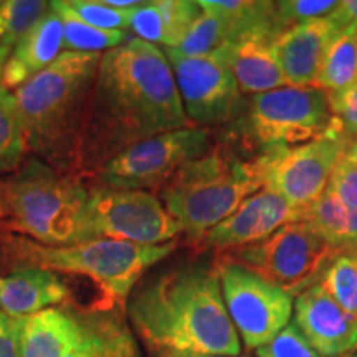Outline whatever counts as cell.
I'll return each instance as SVG.
<instances>
[{"label":"cell","instance_id":"30","mask_svg":"<svg viewBox=\"0 0 357 357\" xmlns=\"http://www.w3.org/2000/svg\"><path fill=\"white\" fill-rule=\"evenodd\" d=\"M66 6L78 19L101 30H123L128 32L137 7L116 8L106 0H65ZM141 7V6H139Z\"/></svg>","mask_w":357,"mask_h":357},{"label":"cell","instance_id":"37","mask_svg":"<svg viewBox=\"0 0 357 357\" xmlns=\"http://www.w3.org/2000/svg\"><path fill=\"white\" fill-rule=\"evenodd\" d=\"M8 55H10V50L0 43V82H2V73H3V68H6Z\"/></svg>","mask_w":357,"mask_h":357},{"label":"cell","instance_id":"40","mask_svg":"<svg viewBox=\"0 0 357 357\" xmlns=\"http://www.w3.org/2000/svg\"><path fill=\"white\" fill-rule=\"evenodd\" d=\"M339 357H357V354H344V356H339Z\"/></svg>","mask_w":357,"mask_h":357},{"label":"cell","instance_id":"17","mask_svg":"<svg viewBox=\"0 0 357 357\" xmlns=\"http://www.w3.org/2000/svg\"><path fill=\"white\" fill-rule=\"evenodd\" d=\"M278 35L257 32L245 35L218 50L215 56L234 75L243 95H260L288 86L275 58L273 43Z\"/></svg>","mask_w":357,"mask_h":357},{"label":"cell","instance_id":"4","mask_svg":"<svg viewBox=\"0 0 357 357\" xmlns=\"http://www.w3.org/2000/svg\"><path fill=\"white\" fill-rule=\"evenodd\" d=\"M3 255L19 265L42 266L55 273L83 275L93 280L113 306H123L141 276L176 250L177 242L137 245L119 240L42 245L20 235H6L0 240Z\"/></svg>","mask_w":357,"mask_h":357},{"label":"cell","instance_id":"33","mask_svg":"<svg viewBox=\"0 0 357 357\" xmlns=\"http://www.w3.org/2000/svg\"><path fill=\"white\" fill-rule=\"evenodd\" d=\"M328 102L341 132L352 142L357 137V82L336 95L328 96Z\"/></svg>","mask_w":357,"mask_h":357},{"label":"cell","instance_id":"5","mask_svg":"<svg viewBox=\"0 0 357 357\" xmlns=\"http://www.w3.org/2000/svg\"><path fill=\"white\" fill-rule=\"evenodd\" d=\"M260 189L253 159L243 160L218 147L182 166L158 192L189 238L200 242Z\"/></svg>","mask_w":357,"mask_h":357},{"label":"cell","instance_id":"6","mask_svg":"<svg viewBox=\"0 0 357 357\" xmlns=\"http://www.w3.org/2000/svg\"><path fill=\"white\" fill-rule=\"evenodd\" d=\"M88 189L75 174H61L30 158L0 184L13 229L42 245H71Z\"/></svg>","mask_w":357,"mask_h":357},{"label":"cell","instance_id":"28","mask_svg":"<svg viewBox=\"0 0 357 357\" xmlns=\"http://www.w3.org/2000/svg\"><path fill=\"white\" fill-rule=\"evenodd\" d=\"M50 7L43 0H3L0 2V43L13 50Z\"/></svg>","mask_w":357,"mask_h":357},{"label":"cell","instance_id":"7","mask_svg":"<svg viewBox=\"0 0 357 357\" xmlns=\"http://www.w3.org/2000/svg\"><path fill=\"white\" fill-rule=\"evenodd\" d=\"M234 134L260 153L296 147L328 134H339L328 96L316 86H283L253 95L247 113L236 119ZM347 139V137H346Z\"/></svg>","mask_w":357,"mask_h":357},{"label":"cell","instance_id":"34","mask_svg":"<svg viewBox=\"0 0 357 357\" xmlns=\"http://www.w3.org/2000/svg\"><path fill=\"white\" fill-rule=\"evenodd\" d=\"M326 190L341 200L342 204H346L347 207L357 211V164L344 155L337 167L334 169Z\"/></svg>","mask_w":357,"mask_h":357},{"label":"cell","instance_id":"41","mask_svg":"<svg viewBox=\"0 0 357 357\" xmlns=\"http://www.w3.org/2000/svg\"><path fill=\"white\" fill-rule=\"evenodd\" d=\"M176 357H197V356H176Z\"/></svg>","mask_w":357,"mask_h":357},{"label":"cell","instance_id":"21","mask_svg":"<svg viewBox=\"0 0 357 357\" xmlns=\"http://www.w3.org/2000/svg\"><path fill=\"white\" fill-rule=\"evenodd\" d=\"M202 13L195 0H155L136 8L129 30L147 43L177 48Z\"/></svg>","mask_w":357,"mask_h":357},{"label":"cell","instance_id":"24","mask_svg":"<svg viewBox=\"0 0 357 357\" xmlns=\"http://www.w3.org/2000/svg\"><path fill=\"white\" fill-rule=\"evenodd\" d=\"M354 82H357V30L346 26L326 50L314 86L323 89L326 96H331Z\"/></svg>","mask_w":357,"mask_h":357},{"label":"cell","instance_id":"32","mask_svg":"<svg viewBox=\"0 0 357 357\" xmlns=\"http://www.w3.org/2000/svg\"><path fill=\"white\" fill-rule=\"evenodd\" d=\"M258 357H321L306 341L294 323L276 334L270 342L257 349Z\"/></svg>","mask_w":357,"mask_h":357},{"label":"cell","instance_id":"9","mask_svg":"<svg viewBox=\"0 0 357 357\" xmlns=\"http://www.w3.org/2000/svg\"><path fill=\"white\" fill-rule=\"evenodd\" d=\"M342 250L334 248L305 220L288 223L263 242L225 252L223 260L238 263L291 298L321 283L324 271Z\"/></svg>","mask_w":357,"mask_h":357},{"label":"cell","instance_id":"23","mask_svg":"<svg viewBox=\"0 0 357 357\" xmlns=\"http://www.w3.org/2000/svg\"><path fill=\"white\" fill-rule=\"evenodd\" d=\"M301 220L310 223L334 248L344 252L357 247V211L328 190L303 211Z\"/></svg>","mask_w":357,"mask_h":357},{"label":"cell","instance_id":"38","mask_svg":"<svg viewBox=\"0 0 357 357\" xmlns=\"http://www.w3.org/2000/svg\"><path fill=\"white\" fill-rule=\"evenodd\" d=\"M346 158L352 160V162L357 164V137H354V139H352V142L349 144V147H347Z\"/></svg>","mask_w":357,"mask_h":357},{"label":"cell","instance_id":"12","mask_svg":"<svg viewBox=\"0 0 357 357\" xmlns=\"http://www.w3.org/2000/svg\"><path fill=\"white\" fill-rule=\"evenodd\" d=\"M215 268L229 318L247 349L268 344L287 328L293 312L288 293L238 263L220 258Z\"/></svg>","mask_w":357,"mask_h":357},{"label":"cell","instance_id":"11","mask_svg":"<svg viewBox=\"0 0 357 357\" xmlns=\"http://www.w3.org/2000/svg\"><path fill=\"white\" fill-rule=\"evenodd\" d=\"M349 144L351 141L339 134H328L296 147L266 151L255 155L253 164L263 187L303 213L328 189Z\"/></svg>","mask_w":357,"mask_h":357},{"label":"cell","instance_id":"27","mask_svg":"<svg viewBox=\"0 0 357 357\" xmlns=\"http://www.w3.org/2000/svg\"><path fill=\"white\" fill-rule=\"evenodd\" d=\"M319 284L347 316L357 321V247L339 253Z\"/></svg>","mask_w":357,"mask_h":357},{"label":"cell","instance_id":"14","mask_svg":"<svg viewBox=\"0 0 357 357\" xmlns=\"http://www.w3.org/2000/svg\"><path fill=\"white\" fill-rule=\"evenodd\" d=\"M301 217L300 211L289 207L280 195L263 187L245 199L230 217L208 230L200 245L204 248L231 252L263 242L281 227L300 222Z\"/></svg>","mask_w":357,"mask_h":357},{"label":"cell","instance_id":"8","mask_svg":"<svg viewBox=\"0 0 357 357\" xmlns=\"http://www.w3.org/2000/svg\"><path fill=\"white\" fill-rule=\"evenodd\" d=\"M182 231L181 223L151 192L100 185L88 192L71 245L119 240L153 247L174 242Z\"/></svg>","mask_w":357,"mask_h":357},{"label":"cell","instance_id":"2","mask_svg":"<svg viewBox=\"0 0 357 357\" xmlns=\"http://www.w3.org/2000/svg\"><path fill=\"white\" fill-rule=\"evenodd\" d=\"M128 311L136 333L159 357H235L242 351L217 268L189 265L155 276L134 293Z\"/></svg>","mask_w":357,"mask_h":357},{"label":"cell","instance_id":"19","mask_svg":"<svg viewBox=\"0 0 357 357\" xmlns=\"http://www.w3.org/2000/svg\"><path fill=\"white\" fill-rule=\"evenodd\" d=\"M70 288L55 271L33 265H17L0 275V311L25 318L68 300Z\"/></svg>","mask_w":357,"mask_h":357},{"label":"cell","instance_id":"16","mask_svg":"<svg viewBox=\"0 0 357 357\" xmlns=\"http://www.w3.org/2000/svg\"><path fill=\"white\" fill-rule=\"evenodd\" d=\"M339 32L329 17H324L278 35L273 52L289 86H314L324 53Z\"/></svg>","mask_w":357,"mask_h":357},{"label":"cell","instance_id":"13","mask_svg":"<svg viewBox=\"0 0 357 357\" xmlns=\"http://www.w3.org/2000/svg\"><path fill=\"white\" fill-rule=\"evenodd\" d=\"M172 66L182 108L190 126L235 123L247 113L248 101L231 71L215 56H184L174 48H162Z\"/></svg>","mask_w":357,"mask_h":357},{"label":"cell","instance_id":"10","mask_svg":"<svg viewBox=\"0 0 357 357\" xmlns=\"http://www.w3.org/2000/svg\"><path fill=\"white\" fill-rule=\"evenodd\" d=\"M212 151L207 129L182 128L149 137L114 155L96 174L100 184L121 190H159L182 166Z\"/></svg>","mask_w":357,"mask_h":357},{"label":"cell","instance_id":"20","mask_svg":"<svg viewBox=\"0 0 357 357\" xmlns=\"http://www.w3.org/2000/svg\"><path fill=\"white\" fill-rule=\"evenodd\" d=\"M63 35L61 19L50 6L38 24L13 47L0 86L15 91L47 70L63 53Z\"/></svg>","mask_w":357,"mask_h":357},{"label":"cell","instance_id":"31","mask_svg":"<svg viewBox=\"0 0 357 357\" xmlns=\"http://www.w3.org/2000/svg\"><path fill=\"white\" fill-rule=\"evenodd\" d=\"M334 0H280L276 2L275 24L280 33L306 22L324 19L336 10Z\"/></svg>","mask_w":357,"mask_h":357},{"label":"cell","instance_id":"22","mask_svg":"<svg viewBox=\"0 0 357 357\" xmlns=\"http://www.w3.org/2000/svg\"><path fill=\"white\" fill-rule=\"evenodd\" d=\"M66 357H141L136 337L114 306L86 311V333Z\"/></svg>","mask_w":357,"mask_h":357},{"label":"cell","instance_id":"18","mask_svg":"<svg viewBox=\"0 0 357 357\" xmlns=\"http://www.w3.org/2000/svg\"><path fill=\"white\" fill-rule=\"evenodd\" d=\"M20 321L22 357H66L86 333V311L60 305Z\"/></svg>","mask_w":357,"mask_h":357},{"label":"cell","instance_id":"36","mask_svg":"<svg viewBox=\"0 0 357 357\" xmlns=\"http://www.w3.org/2000/svg\"><path fill=\"white\" fill-rule=\"evenodd\" d=\"M329 20L337 26L339 30H344L346 26H354L357 30V0H344V2H339Z\"/></svg>","mask_w":357,"mask_h":357},{"label":"cell","instance_id":"39","mask_svg":"<svg viewBox=\"0 0 357 357\" xmlns=\"http://www.w3.org/2000/svg\"><path fill=\"white\" fill-rule=\"evenodd\" d=\"M7 215L6 213V208H3V202H2V195H0V217Z\"/></svg>","mask_w":357,"mask_h":357},{"label":"cell","instance_id":"3","mask_svg":"<svg viewBox=\"0 0 357 357\" xmlns=\"http://www.w3.org/2000/svg\"><path fill=\"white\" fill-rule=\"evenodd\" d=\"M102 53L63 52L13 91L26 151L61 174L78 172L88 102Z\"/></svg>","mask_w":357,"mask_h":357},{"label":"cell","instance_id":"35","mask_svg":"<svg viewBox=\"0 0 357 357\" xmlns=\"http://www.w3.org/2000/svg\"><path fill=\"white\" fill-rule=\"evenodd\" d=\"M0 357L20 356V321L0 311Z\"/></svg>","mask_w":357,"mask_h":357},{"label":"cell","instance_id":"26","mask_svg":"<svg viewBox=\"0 0 357 357\" xmlns=\"http://www.w3.org/2000/svg\"><path fill=\"white\" fill-rule=\"evenodd\" d=\"M26 153L24 126L15 95L0 86V176L13 174Z\"/></svg>","mask_w":357,"mask_h":357},{"label":"cell","instance_id":"25","mask_svg":"<svg viewBox=\"0 0 357 357\" xmlns=\"http://www.w3.org/2000/svg\"><path fill=\"white\" fill-rule=\"evenodd\" d=\"M63 24V48L66 52L102 53L126 43L132 35L123 30H101L78 19L66 6L65 0L50 2Z\"/></svg>","mask_w":357,"mask_h":357},{"label":"cell","instance_id":"15","mask_svg":"<svg viewBox=\"0 0 357 357\" xmlns=\"http://www.w3.org/2000/svg\"><path fill=\"white\" fill-rule=\"evenodd\" d=\"M293 314L294 324L319 356L339 357L357 347V321L319 283L298 294Z\"/></svg>","mask_w":357,"mask_h":357},{"label":"cell","instance_id":"29","mask_svg":"<svg viewBox=\"0 0 357 357\" xmlns=\"http://www.w3.org/2000/svg\"><path fill=\"white\" fill-rule=\"evenodd\" d=\"M229 43L230 33L223 20L215 13L202 8L197 22L174 50L184 56H211Z\"/></svg>","mask_w":357,"mask_h":357},{"label":"cell","instance_id":"1","mask_svg":"<svg viewBox=\"0 0 357 357\" xmlns=\"http://www.w3.org/2000/svg\"><path fill=\"white\" fill-rule=\"evenodd\" d=\"M189 126L166 53L131 37L101 56L84 116L78 171L98 174L128 147Z\"/></svg>","mask_w":357,"mask_h":357}]
</instances>
